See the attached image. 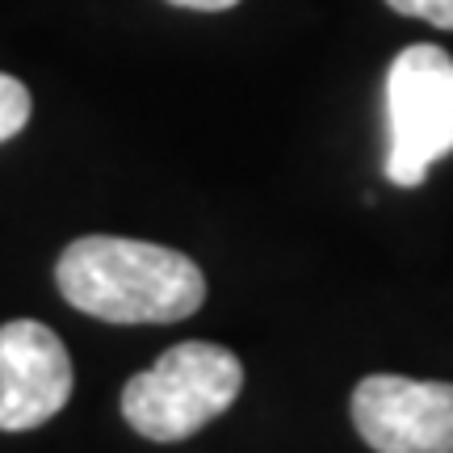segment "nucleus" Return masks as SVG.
<instances>
[{
  "mask_svg": "<svg viewBox=\"0 0 453 453\" xmlns=\"http://www.w3.org/2000/svg\"><path fill=\"white\" fill-rule=\"evenodd\" d=\"M59 290L105 324H177L206 303V277L173 248L127 235H84L59 257Z\"/></svg>",
  "mask_w": 453,
  "mask_h": 453,
  "instance_id": "1",
  "label": "nucleus"
},
{
  "mask_svg": "<svg viewBox=\"0 0 453 453\" xmlns=\"http://www.w3.org/2000/svg\"><path fill=\"white\" fill-rule=\"evenodd\" d=\"M243 387V365L206 340H185L134 373L122 390V416L147 441H185L223 416Z\"/></svg>",
  "mask_w": 453,
  "mask_h": 453,
  "instance_id": "2",
  "label": "nucleus"
},
{
  "mask_svg": "<svg viewBox=\"0 0 453 453\" xmlns=\"http://www.w3.org/2000/svg\"><path fill=\"white\" fill-rule=\"evenodd\" d=\"M387 180L420 185L453 151V59L441 47H407L387 72Z\"/></svg>",
  "mask_w": 453,
  "mask_h": 453,
  "instance_id": "3",
  "label": "nucleus"
},
{
  "mask_svg": "<svg viewBox=\"0 0 453 453\" xmlns=\"http://www.w3.org/2000/svg\"><path fill=\"white\" fill-rule=\"evenodd\" d=\"M353 424L378 453H453V387L373 373L353 390Z\"/></svg>",
  "mask_w": 453,
  "mask_h": 453,
  "instance_id": "4",
  "label": "nucleus"
},
{
  "mask_svg": "<svg viewBox=\"0 0 453 453\" xmlns=\"http://www.w3.org/2000/svg\"><path fill=\"white\" fill-rule=\"evenodd\" d=\"M72 399V357L38 319L0 327V428L30 433Z\"/></svg>",
  "mask_w": 453,
  "mask_h": 453,
  "instance_id": "5",
  "label": "nucleus"
},
{
  "mask_svg": "<svg viewBox=\"0 0 453 453\" xmlns=\"http://www.w3.org/2000/svg\"><path fill=\"white\" fill-rule=\"evenodd\" d=\"M30 110H34L30 88L17 81V76H4V72H0V143L21 134V127L30 122Z\"/></svg>",
  "mask_w": 453,
  "mask_h": 453,
  "instance_id": "6",
  "label": "nucleus"
},
{
  "mask_svg": "<svg viewBox=\"0 0 453 453\" xmlns=\"http://www.w3.org/2000/svg\"><path fill=\"white\" fill-rule=\"evenodd\" d=\"M387 4L403 17H420L428 26L453 30V0H387Z\"/></svg>",
  "mask_w": 453,
  "mask_h": 453,
  "instance_id": "7",
  "label": "nucleus"
},
{
  "mask_svg": "<svg viewBox=\"0 0 453 453\" xmlns=\"http://www.w3.org/2000/svg\"><path fill=\"white\" fill-rule=\"evenodd\" d=\"M168 4H177V9H202V13H219V9H231V4H240V0H168Z\"/></svg>",
  "mask_w": 453,
  "mask_h": 453,
  "instance_id": "8",
  "label": "nucleus"
}]
</instances>
